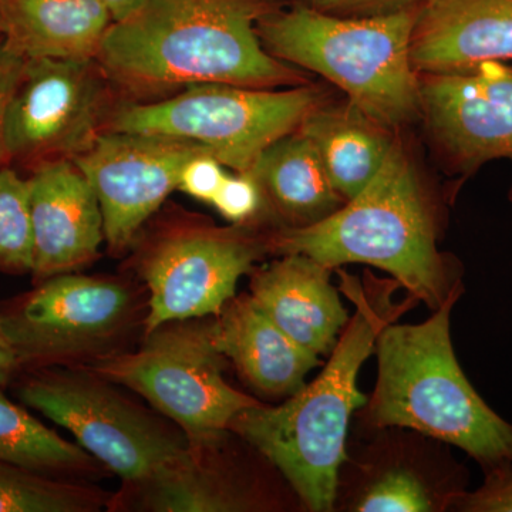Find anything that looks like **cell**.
<instances>
[{
    "mask_svg": "<svg viewBox=\"0 0 512 512\" xmlns=\"http://www.w3.org/2000/svg\"><path fill=\"white\" fill-rule=\"evenodd\" d=\"M510 201H511V204H512V187H511V191H510Z\"/></svg>",
    "mask_w": 512,
    "mask_h": 512,
    "instance_id": "d6a6232c",
    "label": "cell"
},
{
    "mask_svg": "<svg viewBox=\"0 0 512 512\" xmlns=\"http://www.w3.org/2000/svg\"><path fill=\"white\" fill-rule=\"evenodd\" d=\"M0 463L28 468L50 477L82 480L107 470L84 448L47 429L0 392Z\"/></svg>",
    "mask_w": 512,
    "mask_h": 512,
    "instance_id": "603a6c76",
    "label": "cell"
},
{
    "mask_svg": "<svg viewBox=\"0 0 512 512\" xmlns=\"http://www.w3.org/2000/svg\"><path fill=\"white\" fill-rule=\"evenodd\" d=\"M100 2L109 9L113 22H119L136 13L147 0H100Z\"/></svg>",
    "mask_w": 512,
    "mask_h": 512,
    "instance_id": "1f68e13d",
    "label": "cell"
},
{
    "mask_svg": "<svg viewBox=\"0 0 512 512\" xmlns=\"http://www.w3.org/2000/svg\"><path fill=\"white\" fill-rule=\"evenodd\" d=\"M114 494L96 485L0 463V512H94Z\"/></svg>",
    "mask_w": 512,
    "mask_h": 512,
    "instance_id": "cb8c5ba5",
    "label": "cell"
},
{
    "mask_svg": "<svg viewBox=\"0 0 512 512\" xmlns=\"http://www.w3.org/2000/svg\"><path fill=\"white\" fill-rule=\"evenodd\" d=\"M265 254L268 235L248 224L217 227L181 218L158 228L141 245L134 268L148 292L144 335L174 320L218 315Z\"/></svg>",
    "mask_w": 512,
    "mask_h": 512,
    "instance_id": "30bf717a",
    "label": "cell"
},
{
    "mask_svg": "<svg viewBox=\"0 0 512 512\" xmlns=\"http://www.w3.org/2000/svg\"><path fill=\"white\" fill-rule=\"evenodd\" d=\"M214 319L218 349L256 393L288 399L323 365L282 332L249 293L235 295Z\"/></svg>",
    "mask_w": 512,
    "mask_h": 512,
    "instance_id": "d6986e66",
    "label": "cell"
},
{
    "mask_svg": "<svg viewBox=\"0 0 512 512\" xmlns=\"http://www.w3.org/2000/svg\"><path fill=\"white\" fill-rule=\"evenodd\" d=\"M200 154L211 151L183 138L103 131L73 158L96 192L111 252L121 254L136 241L144 224L178 190L185 164Z\"/></svg>",
    "mask_w": 512,
    "mask_h": 512,
    "instance_id": "4fadbf2b",
    "label": "cell"
},
{
    "mask_svg": "<svg viewBox=\"0 0 512 512\" xmlns=\"http://www.w3.org/2000/svg\"><path fill=\"white\" fill-rule=\"evenodd\" d=\"M320 99L319 90L308 86L278 90L194 84L160 100L114 107L103 131L194 141L235 173H249L266 148L301 127Z\"/></svg>",
    "mask_w": 512,
    "mask_h": 512,
    "instance_id": "52a82bcc",
    "label": "cell"
},
{
    "mask_svg": "<svg viewBox=\"0 0 512 512\" xmlns=\"http://www.w3.org/2000/svg\"><path fill=\"white\" fill-rule=\"evenodd\" d=\"M453 511L512 512V467L484 474V483L461 495Z\"/></svg>",
    "mask_w": 512,
    "mask_h": 512,
    "instance_id": "4316f807",
    "label": "cell"
},
{
    "mask_svg": "<svg viewBox=\"0 0 512 512\" xmlns=\"http://www.w3.org/2000/svg\"><path fill=\"white\" fill-rule=\"evenodd\" d=\"M417 8L336 16L299 5L269 12L258 33L276 59L320 74L370 119L396 128L421 113L420 79L410 57Z\"/></svg>",
    "mask_w": 512,
    "mask_h": 512,
    "instance_id": "5b68a950",
    "label": "cell"
},
{
    "mask_svg": "<svg viewBox=\"0 0 512 512\" xmlns=\"http://www.w3.org/2000/svg\"><path fill=\"white\" fill-rule=\"evenodd\" d=\"M441 208L399 141L372 181L325 220L268 234L269 254H299L335 271L375 266L431 312L463 288V268L439 251Z\"/></svg>",
    "mask_w": 512,
    "mask_h": 512,
    "instance_id": "3957f363",
    "label": "cell"
},
{
    "mask_svg": "<svg viewBox=\"0 0 512 512\" xmlns=\"http://www.w3.org/2000/svg\"><path fill=\"white\" fill-rule=\"evenodd\" d=\"M28 60L16 55L0 42V167L9 163L6 151L5 128L8 111Z\"/></svg>",
    "mask_w": 512,
    "mask_h": 512,
    "instance_id": "f1b7e54d",
    "label": "cell"
},
{
    "mask_svg": "<svg viewBox=\"0 0 512 512\" xmlns=\"http://www.w3.org/2000/svg\"><path fill=\"white\" fill-rule=\"evenodd\" d=\"M272 10V0H147L111 23L96 62L133 101L194 84L295 86L302 77L259 37V20Z\"/></svg>",
    "mask_w": 512,
    "mask_h": 512,
    "instance_id": "7a4b0ae2",
    "label": "cell"
},
{
    "mask_svg": "<svg viewBox=\"0 0 512 512\" xmlns=\"http://www.w3.org/2000/svg\"><path fill=\"white\" fill-rule=\"evenodd\" d=\"M146 315L147 302L126 282L70 272L10 303L0 326L22 369L79 367L123 352Z\"/></svg>",
    "mask_w": 512,
    "mask_h": 512,
    "instance_id": "ba28073f",
    "label": "cell"
},
{
    "mask_svg": "<svg viewBox=\"0 0 512 512\" xmlns=\"http://www.w3.org/2000/svg\"><path fill=\"white\" fill-rule=\"evenodd\" d=\"M18 396L69 430L80 447L124 484L141 480L191 446L173 421L83 367H43L23 380Z\"/></svg>",
    "mask_w": 512,
    "mask_h": 512,
    "instance_id": "9c48e42d",
    "label": "cell"
},
{
    "mask_svg": "<svg viewBox=\"0 0 512 512\" xmlns=\"http://www.w3.org/2000/svg\"><path fill=\"white\" fill-rule=\"evenodd\" d=\"M22 369L16 350L0 326V386L9 382Z\"/></svg>",
    "mask_w": 512,
    "mask_h": 512,
    "instance_id": "4dcf8cb0",
    "label": "cell"
},
{
    "mask_svg": "<svg viewBox=\"0 0 512 512\" xmlns=\"http://www.w3.org/2000/svg\"><path fill=\"white\" fill-rule=\"evenodd\" d=\"M239 437L227 431L211 443L190 446L148 476L124 484L110 507L153 512H265L303 507L272 484L248 457L238 451Z\"/></svg>",
    "mask_w": 512,
    "mask_h": 512,
    "instance_id": "5bb4252c",
    "label": "cell"
},
{
    "mask_svg": "<svg viewBox=\"0 0 512 512\" xmlns=\"http://www.w3.org/2000/svg\"><path fill=\"white\" fill-rule=\"evenodd\" d=\"M113 23L100 0H0V42L26 60H92Z\"/></svg>",
    "mask_w": 512,
    "mask_h": 512,
    "instance_id": "ffe728a7",
    "label": "cell"
},
{
    "mask_svg": "<svg viewBox=\"0 0 512 512\" xmlns=\"http://www.w3.org/2000/svg\"><path fill=\"white\" fill-rule=\"evenodd\" d=\"M330 275L332 269L309 256L281 255L251 272L249 295L293 342L328 356L350 319Z\"/></svg>",
    "mask_w": 512,
    "mask_h": 512,
    "instance_id": "ac0fdd59",
    "label": "cell"
},
{
    "mask_svg": "<svg viewBox=\"0 0 512 512\" xmlns=\"http://www.w3.org/2000/svg\"><path fill=\"white\" fill-rule=\"evenodd\" d=\"M28 181L36 284L92 264L106 235L100 202L80 168L73 160L47 161Z\"/></svg>",
    "mask_w": 512,
    "mask_h": 512,
    "instance_id": "2e32d148",
    "label": "cell"
},
{
    "mask_svg": "<svg viewBox=\"0 0 512 512\" xmlns=\"http://www.w3.org/2000/svg\"><path fill=\"white\" fill-rule=\"evenodd\" d=\"M339 291L355 306L329 360L318 377L281 406L249 407L238 413L228 430L255 448L279 471L312 512L335 510L339 468L348 448L352 417L367 396L357 389V376L387 326L419 305L407 293L394 301L402 285L366 271L363 278L335 269Z\"/></svg>",
    "mask_w": 512,
    "mask_h": 512,
    "instance_id": "6da1fadb",
    "label": "cell"
},
{
    "mask_svg": "<svg viewBox=\"0 0 512 512\" xmlns=\"http://www.w3.org/2000/svg\"><path fill=\"white\" fill-rule=\"evenodd\" d=\"M366 443L346 448L335 510L350 512L453 511L468 491L470 473L447 444L417 431H365ZM333 510V511H335Z\"/></svg>",
    "mask_w": 512,
    "mask_h": 512,
    "instance_id": "7c38bea8",
    "label": "cell"
},
{
    "mask_svg": "<svg viewBox=\"0 0 512 512\" xmlns=\"http://www.w3.org/2000/svg\"><path fill=\"white\" fill-rule=\"evenodd\" d=\"M419 0H311L312 8L336 16H370L409 8Z\"/></svg>",
    "mask_w": 512,
    "mask_h": 512,
    "instance_id": "f546056e",
    "label": "cell"
},
{
    "mask_svg": "<svg viewBox=\"0 0 512 512\" xmlns=\"http://www.w3.org/2000/svg\"><path fill=\"white\" fill-rule=\"evenodd\" d=\"M464 292L424 322H394L380 333L375 389L355 416L363 431L400 427L457 447L485 474L512 467V423L474 389L454 352L451 312Z\"/></svg>",
    "mask_w": 512,
    "mask_h": 512,
    "instance_id": "277c9868",
    "label": "cell"
},
{
    "mask_svg": "<svg viewBox=\"0 0 512 512\" xmlns=\"http://www.w3.org/2000/svg\"><path fill=\"white\" fill-rule=\"evenodd\" d=\"M33 268L29 181L0 167V271L26 274Z\"/></svg>",
    "mask_w": 512,
    "mask_h": 512,
    "instance_id": "d4e9b609",
    "label": "cell"
},
{
    "mask_svg": "<svg viewBox=\"0 0 512 512\" xmlns=\"http://www.w3.org/2000/svg\"><path fill=\"white\" fill-rule=\"evenodd\" d=\"M215 210L232 224H248L264 207L261 188L248 173L228 175L211 202Z\"/></svg>",
    "mask_w": 512,
    "mask_h": 512,
    "instance_id": "484cf974",
    "label": "cell"
},
{
    "mask_svg": "<svg viewBox=\"0 0 512 512\" xmlns=\"http://www.w3.org/2000/svg\"><path fill=\"white\" fill-rule=\"evenodd\" d=\"M421 114L450 167L476 173L488 161L512 160V62L420 79Z\"/></svg>",
    "mask_w": 512,
    "mask_h": 512,
    "instance_id": "9a60e30c",
    "label": "cell"
},
{
    "mask_svg": "<svg viewBox=\"0 0 512 512\" xmlns=\"http://www.w3.org/2000/svg\"><path fill=\"white\" fill-rule=\"evenodd\" d=\"M299 130L312 141L330 183L345 201L352 200L379 173L394 140L389 128L348 106H319Z\"/></svg>",
    "mask_w": 512,
    "mask_h": 512,
    "instance_id": "7402d4cb",
    "label": "cell"
},
{
    "mask_svg": "<svg viewBox=\"0 0 512 512\" xmlns=\"http://www.w3.org/2000/svg\"><path fill=\"white\" fill-rule=\"evenodd\" d=\"M248 174L261 188L264 205L285 228L309 227L346 202L330 183L312 141L299 128L266 148Z\"/></svg>",
    "mask_w": 512,
    "mask_h": 512,
    "instance_id": "44dd1931",
    "label": "cell"
},
{
    "mask_svg": "<svg viewBox=\"0 0 512 512\" xmlns=\"http://www.w3.org/2000/svg\"><path fill=\"white\" fill-rule=\"evenodd\" d=\"M225 177L224 165L217 158L211 154H200L185 164L178 190L195 200L211 204Z\"/></svg>",
    "mask_w": 512,
    "mask_h": 512,
    "instance_id": "83f0119b",
    "label": "cell"
},
{
    "mask_svg": "<svg viewBox=\"0 0 512 512\" xmlns=\"http://www.w3.org/2000/svg\"><path fill=\"white\" fill-rule=\"evenodd\" d=\"M214 318L164 323L144 335L137 350L79 367L143 396L187 434L191 446L211 443L238 413L264 404L225 379L228 360L215 342Z\"/></svg>",
    "mask_w": 512,
    "mask_h": 512,
    "instance_id": "8992f818",
    "label": "cell"
},
{
    "mask_svg": "<svg viewBox=\"0 0 512 512\" xmlns=\"http://www.w3.org/2000/svg\"><path fill=\"white\" fill-rule=\"evenodd\" d=\"M111 86L92 60H28L6 119L10 160L36 165L73 160L103 133Z\"/></svg>",
    "mask_w": 512,
    "mask_h": 512,
    "instance_id": "8fae6325",
    "label": "cell"
},
{
    "mask_svg": "<svg viewBox=\"0 0 512 512\" xmlns=\"http://www.w3.org/2000/svg\"><path fill=\"white\" fill-rule=\"evenodd\" d=\"M410 57L423 76L512 62V0H420Z\"/></svg>",
    "mask_w": 512,
    "mask_h": 512,
    "instance_id": "e0dca14e",
    "label": "cell"
}]
</instances>
